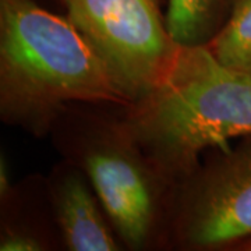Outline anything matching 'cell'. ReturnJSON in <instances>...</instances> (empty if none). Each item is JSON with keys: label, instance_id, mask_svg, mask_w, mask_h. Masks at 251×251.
<instances>
[{"label": "cell", "instance_id": "6da1fadb", "mask_svg": "<svg viewBox=\"0 0 251 251\" xmlns=\"http://www.w3.org/2000/svg\"><path fill=\"white\" fill-rule=\"evenodd\" d=\"M131 100L69 17L34 0H0V117L46 138L72 105Z\"/></svg>", "mask_w": 251, "mask_h": 251}, {"label": "cell", "instance_id": "7a4b0ae2", "mask_svg": "<svg viewBox=\"0 0 251 251\" xmlns=\"http://www.w3.org/2000/svg\"><path fill=\"white\" fill-rule=\"evenodd\" d=\"M120 110L175 188L206 151L251 135V75L224 66L205 46H180L162 80Z\"/></svg>", "mask_w": 251, "mask_h": 251}, {"label": "cell", "instance_id": "3957f363", "mask_svg": "<svg viewBox=\"0 0 251 251\" xmlns=\"http://www.w3.org/2000/svg\"><path fill=\"white\" fill-rule=\"evenodd\" d=\"M49 137L63 159L90 179L125 249H166L175 188L137 141L120 108L72 105Z\"/></svg>", "mask_w": 251, "mask_h": 251}, {"label": "cell", "instance_id": "277c9868", "mask_svg": "<svg viewBox=\"0 0 251 251\" xmlns=\"http://www.w3.org/2000/svg\"><path fill=\"white\" fill-rule=\"evenodd\" d=\"M251 237V135L206 151L175 187L166 249L232 251Z\"/></svg>", "mask_w": 251, "mask_h": 251}, {"label": "cell", "instance_id": "5b68a950", "mask_svg": "<svg viewBox=\"0 0 251 251\" xmlns=\"http://www.w3.org/2000/svg\"><path fill=\"white\" fill-rule=\"evenodd\" d=\"M67 17L131 100L162 80L180 45L169 34L159 0H64Z\"/></svg>", "mask_w": 251, "mask_h": 251}, {"label": "cell", "instance_id": "8992f818", "mask_svg": "<svg viewBox=\"0 0 251 251\" xmlns=\"http://www.w3.org/2000/svg\"><path fill=\"white\" fill-rule=\"evenodd\" d=\"M46 184L64 250L125 249L90 179L78 166L62 158L46 176Z\"/></svg>", "mask_w": 251, "mask_h": 251}, {"label": "cell", "instance_id": "52a82bcc", "mask_svg": "<svg viewBox=\"0 0 251 251\" xmlns=\"http://www.w3.org/2000/svg\"><path fill=\"white\" fill-rule=\"evenodd\" d=\"M0 212L1 251L63 249L46 176H28L14 183L10 193L0 197Z\"/></svg>", "mask_w": 251, "mask_h": 251}, {"label": "cell", "instance_id": "ba28073f", "mask_svg": "<svg viewBox=\"0 0 251 251\" xmlns=\"http://www.w3.org/2000/svg\"><path fill=\"white\" fill-rule=\"evenodd\" d=\"M224 0H168L165 24L180 46H204L230 13Z\"/></svg>", "mask_w": 251, "mask_h": 251}, {"label": "cell", "instance_id": "9c48e42d", "mask_svg": "<svg viewBox=\"0 0 251 251\" xmlns=\"http://www.w3.org/2000/svg\"><path fill=\"white\" fill-rule=\"evenodd\" d=\"M204 46L224 66L251 75V0H233L225 24Z\"/></svg>", "mask_w": 251, "mask_h": 251}, {"label": "cell", "instance_id": "30bf717a", "mask_svg": "<svg viewBox=\"0 0 251 251\" xmlns=\"http://www.w3.org/2000/svg\"><path fill=\"white\" fill-rule=\"evenodd\" d=\"M13 186H14V183L10 176L9 161L6 158V155L1 153V156H0V197L10 193Z\"/></svg>", "mask_w": 251, "mask_h": 251}, {"label": "cell", "instance_id": "8fae6325", "mask_svg": "<svg viewBox=\"0 0 251 251\" xmlns=\"http://www.w3.org/2000/svg\"><path fill=\"white\" fill-rule=\"evenodd\" d=\"M232 251H251V237L244 240V242L239 243Z\"/></svg>", "mask_w": 251, "mask_h": 251}]
</instances>
